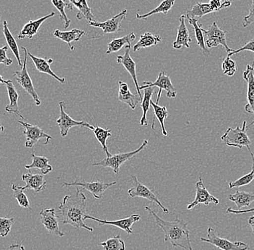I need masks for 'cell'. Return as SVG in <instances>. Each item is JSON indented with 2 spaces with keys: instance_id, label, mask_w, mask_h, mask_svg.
<instances>
[{
  "instance_id": "6da1fadb",
  "label": "cell",
  "mask_w": 254,
  "mask_h": 250,
  "mask_svg": "<svg viewBox=\"0 0 254 250\" xmlns=\"http://www.w3.org/2000/svg\"><path fill=\"white\" fill-rule=\"evenodd\" d=\"M86 196L77 188L76 193L65 195L59 206L62 219L64 225L69 224L76 229H84L93 232V228L87 227L85 223L86 217Z\"/></svg>"
},
{
  "instance_id": "7a4b0ae2",
  "label": "cell",
  "mask_w": 254,
  "mask_h": 250,
  "mask_svg": "<svg viewBox=\"0 0 254 250\" xmlns=\"http://www.w3.org/2000/svg\"><path fill=\"white\" fill-rule=\"evenodd\" d=\"M145 210L155 220V224L164 232V241L169 243L174 248H181L185 250H193L190 240V232L188 224L177 218L174 221H167L159 217L149 206Z\"/></svg>"
},
{
  "instance_id": "3957f363",
  "label": "cell",
  "mask_w": 254,
  "mask_h": 250,
  "mask_svg": "<svg viewBox=\"0 0 254 250\" xmlns=\"http://www.w3.org/2000/svg\"><path fill=\"white\" fill-rule=\"evenodd\" d=\"M221 140L229 147L237 148L242 149L247 148L252 156L253 163H254V155L250 149L252 141L247 135V122H243L242 128L237 127L236 129L229 127L225 133L221 137Z\"/></svg>"
},
{
  "instance_id": "277c9868",
  "label": "cell",
  "mask_w": 254,
  "mask_h": 250,
  "mask_svg": "<svg viewBox=\"0 0 254 250\" xmlns=\"http://www.w3.org/2000/svg\"><path fill=\"white\" fill-rule=\"evenodd\" d=\"M24 53L23 66L21 71H15L12 77L15 78L16 81L20 84V86L33 98L35 104L36 106H40L41 101H40L39 95L33 86V82L28 70H27V60H28V49L26 48L22 47Z\"/></svg>"
},
{
  "instance_id": "5b68a950",
  "label": "cell",
  "mask_w": 254,
  "mask_h": 250,
  "mask_svg": "<svg viewBox=\"0 0 254 250\" xmlns=\"http://www.w3.org/2000/svg\"><path fill=\"white\" fill-rule=\"evenodd\" d=\"M148 145V141L144 140L142 144L141 145L139 149L135 150V151H131V152L122 153V154H116V155L111 156V157L107 158L101 161L100 162L93 164V167L96 166H101V167H106V168H112L113 171L116 174H118L121 167L127 162L130 160L131 158L139 154V152L145 149L146 146Z\"/></svg>"
},
{
  "instance_id": "8992f818",
  "label": "cell",
  "mask_w": 254,
  "mask_h": 250,
  "mask_svg": "<svg viewBox=\"0 0 254 250\" xmlns=\"http://www.w3.org/2000/svg\"><path fill=\"white\" fill-rule=\"evenodd\" d=\"M200 240L203 243H209L221 250H249V246L242 242H230L226 239L220 238L213 228L207 229V238L201 237Z\"/></svg>"
},
{
  "instance_id": "52a82bcc",
  "label": "cell",
  "mask_w": 254,
  "mask_h": 250,
  "mask_svg": "<svg viewBox=\"0 0 254 250\" xmlns=\"http://www.w3.org/2000/svg\"><path fill=\"white\" fill-rule=\"evenodd\" d=\"M150 87H159V91L158 93V98H157V104H159L160 97H161L162 92L163 90H166L167 96L169 98H176L177 95V90L175 88L172 82H171L170 76H167L164 71L160 72L159 73L158 79L154 83L149 82V81H144L143 82V85L139 87L141 90Z\"/></svg>"
},
{
  "instance_id": "ba28073f",
  "label": "cell",
  "mask_w": 254,
  "mask_h": 250,
  "mask_svg": "<svg viewBox=\"0 0 254 250\" xmlns=\"http://www.w3.org/2000/svg\"><path fill=\"white\" fill-rule=\"evenodd\" d=\"M203 32L207 38L206 41V45L208 49L222 45L225 47V50L228 53H230L234 50V49H230L227 44L226 34L228 31L221 29L216 22H214L209 27L208 30L203 29Z\"/></svg>"
},
{
  "instance_id": "9c48e42d",
  "label": "cell",
  "mask_w": 254,
  "mask_h": 250,
  "mask_svg": "<svg viewBox=\"0 0 254 250\" xmlns=\"http://www.w3.org/2000/svg\"><path fill=\"white\" fill-rule=\"evenodd\" d=\"M117 184L116 181L113 182L106 183L104 181H91V182H87L85 181H74L72 182H63V187H73V186H77L80 187L82 189L88 191L93 195L95 199H101L103 197L104 192L109 189V187L115 185Z\"/></svg>"
},
{
  "instance_id": "30bf717a",
  "label": "cell",
  "mask_w": 254,
  "mask_h": 250,
  "mask_svg": "<svg viewBox=\"0 0 254 250\" xmlns=\"http://www.w3.org/2000/svg\"><path fill=\"white\" fill-rule=\"evenodd\" d=\"M131 180H132L133 187L128 190V194L130 197L147 199V200L156 203L164 213H169V210L161 203L153 191L151 190L146 186L143 185L142 183L139 182L136 176H131Z\"/></svg>"
},
{
  "instance_id": "8fae6325",
  "label": "cell",
  "mask_w": 254,
  "mask_h": 250,
  "mask_svg": "<svg viewBox=\"0 0 254 250\" xmlns=\"http://www.w3.org/2000/svg\"><path fill=\"white\" fill-rule=\"evenodd\" d=\"M60 108V117L57 120V124L60 129V134L62 137L64 138L68 135L69 130L74 127H87L90 130H93V126L84 122V121H75L72 118L69 117V114L65 111L66 109V103L64 101H60L59 103Z\"/></svg>"
},
{
  "instance_id": "7c38bea8",
  "label": "cell",
  "mask_w": 254,
  "mask_h": 250,
  "mask_svg": "<svg viewBox=\"0 0 254 250\" xmlns=\"http://www.w3.org/2000/svg\"><path fill=\"white\" fill-rule=\"evenodd\" d=\"M18 123L25 127V131H23L24 135L26 137L25 146L28 149L33 148L41 139L45 140L46 145L49 144V142L53 138L50 135L44 133V130L40 128L39 126L31 125L23 121H18Z\"/></svg>"
},
{
  "instance_id": "4fadbf2b",
  "label": "cell",
  "mask_w": 254,
  "mask_h": 250,
  "mask_svg": "<svg viewBox=\"0 0 254 250\" xmlns=\"http://www.w3.org/2000/svg\"><path fill=\"white\" fill-rule=\"evenodd\" d=\"M39 214L41 224L50 235L64 237L65 234L62 232L59 225L58 217L56 215L55 208H45L40 212Z\"/></svg>"
},
{
  "instance_id": "5bb4252c",
  "label": "cell",
  "mask_w": 254,
  "mask_h": 250,
  "mask_svg": "<svg viewBox=\"0 0 254 250\" xmlns=\"http://www.w3.org/2000/svg\"><path fill=\"white\" fill-rule=\"evenodd\" d=\"M127 14H128L127 9H124L123 11L119 12L117 15L114 16L106 21L98 22L96 20L94 22H88V24L90 26L101 28L104 34L118 33L122 29L121 23L126 19Z\"/></svg>"
},
{
  "instance_id": "9a60e30c",
  "label": "cell",
  "mask_w": 254,
  "mask_h": 250,
  "mask_svg": "<svg viewBox=\"0 0 254 250\" xmlns=\"http://www.w3.org/2000/svg\"><path fill=\"white\" fill-rule=\"evenodd\" d=\"M85 219L92 220L96 221L99 224V226L110 225L118 227L122 230L125 231L128 235H132V226L135 223L141 219V216L139 214H132L125 219L117 220V221H107V220H101L93 216L87 215Z\"/></svg>"
},
{
  "instance_id": "2e32d148",
  "label": "cell",
  "mask_w": 254,
  "mask_h": 250,
  "mask_svg": "<svg viewBox=\"0 0 254 250\" xmlns=\"http://www.w3.org/2000/svg\"><path fill=\"white\" fill-rule=\"evenodd\" d=\"M220 201L217 197L209 193L203 182L202 178L200 177L199 180L196 183V197L191 203L187 205V210H191L200 204L204 205H209L210 203L218 205Z\"/></svg>"
},
{
  "instance_id": "e0dca14e",
  "label": "cell",
  "mask_w": 254,
  "mask_h": 250,
  "mask_svg": "<svg viewBox=\"0 0 254 250\" xmlns=\"http://www.w3.org/2000/svg\"><path fill=\"white\" fill-rule=\"evenodd\" d=\"M243 77L244 81L247 83V104L245 106V111L249 114L254 115V60L252 65H247L246 71L243 73ZM254 124V120L252 125Z\"/></svg>"
},
{
  "instance_id": "ac0fdd59",
  "label": "cell",
  "mask_w": 254,
  "mask_h": 250,
  "mask_svg": "<svg viewBox=\"0 0 254 250\" xmlns=\"http://www.w3.org/2000/svg\"><path fill=\"white\" fill-rule=\"evenodd\" d=\"M125 52L123 55H119L117 57V63L123 65L125 69L129 73L131 77L132 78L133 81H134L135 87L136 89V93L139 94V96L143 98L142 93H141L140 89L138 83L137 77H136V63H134V60L131 58L130 56V49H131V45L127 46L125 47Z\"/></svg>"
},
{
  "instance_id": "d6986e66",
  "label": "cell",
  "mask_w": 254,
  "mask_h": 250,
  "mask_svg": "<svg viewBox=\"0 0 254 250\" xmlns=\"http://www.w3.org/2000/svg\"><path fill=\"white\" fill-rule=\"evenodd\" d=\"M64 1L68 9L71 11L77 9V18L79 20L85 19L88 22L96 21L87 0H64Z\"/></svg>"
},
{
  "instance_id": "ffe728a7",
  "label": "cell",
  "mask_w": 254,
  "mask_h": 250,
  "mask_svg": "<svg viewBox=\"0 0 254 250\" xmlns=\"http://www.w3.org/2000/svg\"><path fill=\"white\" fill-rule=\"evenodd\" d=\"M1 83L6 86L7 90L8 96H9V103L5 107V111L9 114H14L16 116H18L21 119H24L23 116L20 114L18 108V98L19 95L16 90L15 85L12 83L11 80H4L2 76L0 77Z\"/></svg>"
},
{
  "instance_id": "44dd1931",
  "label": "cell",
  "mask_w": 254,
  "mask_h": 250,
  "mask_svg": "<svg viewBox=\"0 0 254 250\" xmlns=\"http://www.w3.org/2000/svg\"><path fill=\"white\" fill-rule=\"evenodd\" d=\"M22 180L25 181V186L21 187L23 190L32 189L36 193L45 190L47 187V181L44 179L43 174H33L31 172L22 175Z\"/></svg>"
},
{
  "instance_id": "7402d4cb",
  "label": "cell",
  "mask_w": 254,
  "mask_h": 250,
  "mask_svg": "<svg viewBox=\"0 0 254 250\" xmlns=\"http://www.w3.org/2000/svg\"><path fill=\"white\" fill-rule=\"evenodd\" d=\"M55 15V12H52L49 15L44 16V17H41L38 20H30L28 23L24 25L21 31L19 33L17 37L20 39H25V38L30 39H33V36L37 34L38 31H39V28H41L42 24L47 21L48 19L51 18Z\"/></svg>"
},
{
  "instance_id": "603a6c76",
  "label": "cell",
  "mask_w": 254,
  "mask_h": 250,
  "mask_svg": "<svg viewBox=\"0 0 254 250\" xmlns=\"http://www.w3.org/2000/svg\"><path fill=\"white\" fill-rule=\"evenodd\" d=\"M187 16L181 15L179 18V27H178L177 36L176 41L173 44V47L175 49H181L182 47H190V43L191 41V38L190 35L188 28L186 25L185 20Z\"/></svg>"
},
{
  "instance_id": "cb8c5ba5",
  "label": "cell",
  "mask_w": 254,
  "mask_h": 250,
  "mask_svg": "<svg viewBox=\"0 0 254 250\" xmlns=\"http://www.w3.org/2000/svg\"><path fill=\"white\" fill-rule=\"evenodd\" d=\"M119 100L122 103H127L131 109H136V106L142 99L139 94L131 93L127 83L122 81H119Z\"/></svg>"
},
{
  "instance_id": "d4e9b609",
  "label": "cell",
  "mask_w": 254,
  "mask_h": 250,
  "mask_svg": "<svg viewBox=\"0 0 254 250\" xmlns=\"http://www.w3.org/2000/svg\"><path fill=\"white\" fill-rule=\"evenodd\" d=\"M28 55L31 57L32 61L35 65L37 71H39L40 73H44V74L49 75V76H52L54 79L57 80L58 82L60 83H64L65 79L64 78H60L57 76V75L52 71L51 69L50 65L53 63L54 60L52 59H49V60H46V59L41 58V57H37L36 56L31 55L29 52H28Z\"/></svg>"
},
{
  "instance_id": "484cf974",
  "label": "cell",
  "mask_w": 254,
  "mask_h": 250,
  "mask_svg": "<svg viewBox=\"0 0 254 250\" xmlns=\"http://www.w3.org/2000/svg\"><path fill=\"white\" fill-rule=\"evenodd\" d=\"M85 33V31L79 29H72L70 31H62L57 29L54 31V36L66 43L69 46V49L73 51L75 49V47L71 44V43L73 41H79Z\"/></svg>"
},
{
  "instance_id": "4316f807",
  "label": "cell",
  "mask_w": 254,
  "mask_h": 250,
  "mask_svg": "<svg viewBox=\"0 0 254 250\" xmlns=\"http://www.w3.org/2000/svg\"><path fill=\"white\" fill-rule=\"evenodd\" d=\"M187 18L190 25L193 27L195 38H196L197 45L199 47L200 50L201 51V53L206 57H209L210 52L206 47L205 41H204V34L201 24H198V19L192 18L188 15H187Z\"/></svg>"
},
{
  "instance_id": "83f0119b",
  "label": "cell",
  "mask_w": 254,
  "mask_h": 250,
  "mask_svg": "<svg viewBox=\"0 0 254 250\" xmlns=\"http://www.w3.org/2000/svg\"><path fill=\"white\" fill-rule=\"evenodd\" d=\"M228 199L236 204L238 210H241L244 207L250 206L251 204L254 202V193L238 190L236 193L230 194Z\"/></svg>"
},
{
  "instance_id": "f1b7e54d",
  "label": "cell",
  "mask_w": 254,
  "mask_h": 250,
  "mask_svg": "<svg viewBox=\"0 0 254 250\" xmlns=\"http://www.w3.org/2000/svg\"><path fill=\"white\" fill-rule=\"evenodd\" d=\"M136 39V36L133 32H131L127 36H123V37L119 38V39H115L112 40L109 44H108V49L106 51L107 55L110 54L116 53L118 52L124 47L131 45V43Z\"/></svg>"
},
{
  "instance_id": "f546056e",
  "label": "cell",
  "mask_w": 254,
  "mask_h": 250,
  "mask_svg": "<svg viewBox=\"0 0 254 250\" xmlns=\"http://www.w3.org/2000/svg\"><path fill=\"white\" fill-rule=\"evenodd\" d=\"M3 33H4V38H5V41L7 42L8 47L10 48L12 53L14 54L15 58L17 59L19 66H20V68H23V64L22 63L21 58H20L18 46H17L15 38L12 36V33L9 31V28H8L7 20H4L3 22Z\"/></svg>"
},
{
  "instance_id": "4dcf8cb0",
  "label": "cell",
  "mask_w": 254,
  "mask_h": 250,
  "mask_svg": "<svg viewBox=\"0 0 254 250\" xmlns=\"http://www.w3.org/2000/svg\"><path fill=\"white\" fill-rule=\"evenodd\" d=\"M32 162L31 165H25V168L27 169L31 170L32 168H38L41 170V173L43 175L48 174L53 171V167L49 165V159L47 157H38L34 154H31Z\"/></svg>"
},
{
  "instance_id": "1f68e13d",
  "label": "cell",
  "mask_w": 254,
  "mask_h": 250,
  "mask_svg": "<svg viewBox=\"0 0 254 250\" xmlns=\"http://www.w3.org/2000/svg\"><path fill=\"white\" fill-rule=\"evenodd\" d=\"M161 37L158 35H153L150 32H147V33L141 35L139 41L135 44L133 49H134L135 52L136 51L140 50V49H144V48L158 45V44L161 42Z\"/></svg>"
},
{
  "instance_id": "d6a6232c",
  "label": "cell",
  "mask_w": 254,
  "mask_h": 250,
  "mask_svg": "<svg viewBox=\"0 0 254 250\" xmlns=\"http://www.w3.org/2000/svg\"><path fill=\"white\" fill-rule=\"evenodd\" d=\"M154 93H155V87H147V88L144 89V96H143L142 101L141 102V108H142L143 112L142 117L140 119L141 126L148 125L147 115L149 110H150L152 97Z\"/></svg>"
},
{
  "instance_id": "836d02e7",
  "label": "cell",
  "mask_w": 254,
  "mask_h": 250,
  "mask_svg": "<svg viewBox=\"0 0 254 250\" xmlns=\"http://www.w3.org/2000/svg\"><path fill=\"white\" fill-rule=\"evenodd\" d=\"M176 1V0H163L158 7L152 9L148 13L139 15L138 12H136V18L139 19V20H147V17L158 13H163V15H166L174 7Z\"/></svg>"
},
{
  "instance_id": "e575fe53",
  "label": "cell",
  "mask_w": 254,
  "mask_h": 250,
  "mask_svg": "<svg viewBox=\"0 0 254 250\" xmlns=\"http://www.w3.org/2000/svg\"><path fill=\"white\" fill-rule=\"evenodd\" d=\"M214 12L209 3L197 2L192 6L191 9L187 11V15L192 18H201L203 16Z\"/></svg>"
},
{
  "instance_id": "d590c367",
  "label": "cell",
  "mask_w": 254,
  "mask_h": 250,
  "mask_svg": "<svg viewBox=\"0 0 254 250\" xmlns=\"http://www.w3.org/2000/svg\"><path fill=\"white\" fill-rule=\"evenodd\" d=\"M93 132L94 133L97 141L101 143L103 152L106 154V157H111L112 155H111L109 151L107 145H106V141H107L108 138H110L111 136V130H109V129L105 130V129L101 128V127H96L93 129Z\"/></svg>"
},
{
  "instance_id": "8d00e7d4",
  "label": "cell",
  "mask_w": 254,
  "mask_h": 250,
  "mask_svg": "<svg viewBox=\"0 0 254 250\" xmlns=\"http://www.w3.org/2000/svg\"><path fill=\"white\" fill-rule=\"evenodd\" d=\"M151 106L154 110V115L160 122L162 128V133L165 137L168 136V133L165 127V120L168 117V110L166 106H160L155 102L151 101ZM154 117V119H155Z\"/></svg>"
},
{
  "instance_id": "74e56055",
  "label": "cell",
  "mask_w": 254,
  "mask_h": 250,
  "mask_svg": "<svg viewBox=\"0 0 254 250\" xmlns=\"http://www.w3.org/2000/svg\"><path fill=\"white\" fill-rule=\"evenodd\" d=\"M104 250H126L125 241L122 240L120 235H117L106 241L99 244Z\"/></svg>"
},
{
  "instance_id": "f35d334b",
  "label": "cell",
  "mask_w": 254,
  "mask_h": 250,
  "mask_svg": "<svg viewBox=\"0 0 254 250\" xmlns=\"http://www.w3.org/2000/svg\"><path fill=\"white\" fill-rule=\"evenodd\" d=\"M12 189L13 190V197L17 200V203L21 208L26 209H31L30 206V202L28 197L25 195L21 186L13 184L12 185Z\"/></svg>"
},
{
  "instance_id": "ab89813d",
  "label": "cell",
  "mask_w": 254,
  "mask_h": 250,
  "mask_svg": "<svg viewBox=\"0 0 254 250\" xmlns=\"http://www.w3.org/2000/svg\"><path fill=\"white\" fill-rule=\"evenodd\" d=\"M52 3L60 12V19L62 21H63L64 28L66 29L70 25L71 20L68 18L66 12H65L64 9L65 7H66V4L65 3L64 0H52Z\"/></svg>"
},
{
  "instance_id": "60d3db41",
  "label": "cell",
  "mask_w": 254,
  "mask_h": 250,
  "mask_svg": "<svg viewBox=\"0 0 254 250\" xmlns=\"http://www.w3.org/2000/svg\"><path fill=\"white\" fill-rule=\"evenodd\" d=\"M254 180V163L252 166V170L250 173L248 174L244 175L242 177L239 178V179L236 180L235 181H230L229 183L230 189H233L236 187H241L244 186L248 185V184H251Z\"/></svg>"
},
{
  "instance_id": "b9f144b4",
  "label": "cell",
  "mask_w": 254,
  "mask_h": 250,
  "mask_svg": "<svg viewBox=\"0 0 254 250\" xmlns=\"http://www.w3.org/2000/svg\"><path fill=\"white\" fill-rule=\"evenodd\" d=\"M15 218L1 217L0 219V235L1 237H6L9 235L13 224H15Z\"/></svg>"
},
{
  "instance_id": "7bdbcfd3",
  "label": "cell",
  "mask_w": 254,
  "mask_h": 250,
  "mask_svg": "<svg viewBox=\"0 0 254 250\" xmlns=\"http://www.w3.org/2000/svg\"><path fill=\"white\" fill-rule=\"evenodd\" d=\"M222 69L224 75L231 77L234 76L235 73L237 71L236 63L228 56L222 64Z\"/></svg>"
},
{
  "instance_id": "ee69618b",
  "label": "cell",
  "mask_w": 254,
  "mask_h": 250,
  "mask_svg": "<svg viewBox=\"0 0 254 250\" xmlns=\"http://www.w3.org/2000/svg\"><path fill=\"white\" fill-rule=\"evenodd\" d=\"M244 51H249V52H254V39H252L246 43L244 47L240 48L237 50H233V52L228 53V57H231V56L236 55V54L241 53V52H244Z\"/></svg>"
},
{
  "instance_id": "f6af8a7d",
  "label": "cell",
  "mask_w": 254,
  "mask_h": 250,
  "mask_svg": "<svg viewBox=\"0 0 254 250\" xmlns=\"http://www.w3.org/2000/svg\"><path fill=\"white\" fill-rule=\"evenodd\" d=\"M253 23H254V0H252L250 8H249V15L244 17L243 25H244V28H246V27Z\"/></svg>"
},
{
  "instance_id": "bcb514c9",
  "label": "cell",
  "mask_w": 254,
  "mask_h": 250,
  "mask_svg": "<svg viewBox=\"0 0 254 250\" xmlns=\"http://www.w3.org/2000/svg\"><path fill=\"white\" fill-rule=\"evenodd\" d=\"M8 47H9L8 46H5V47H2L1 49V60H0V63L4 64L6 66H9V65L13 63L12 60L7 57Z\"/></svg>"
},
{
  "instance_id": "7dc6e473",
  "label": "cell",
  "mask_w": 254,
  "mask_h": 250,
  "mask_svg": "<svg viewBox=\"0 0 254 250\" xmlns=\"http://www.w3.org/2000/svg\"><path fill=\"white\" fill-rule=\"evenodd\" d=\"M226 212L227 213H232V214H244V213H249L254 212V208H250V209L244 210V211H241V210H234L232 208H228Z\"/></svg>"
},
{
  "instance_id": "c3c4849f",
  "label": "cell",
  "mask_w": 254,
  "mask_h": 250,
  "mask_svg": "<svg viewBox=\"0 0 254 250\" xmlns=\"http://www.w3.org/2000/svg\"><path fill=\"white\" fill-rule=\"evenodd\" d=\"M7 250H26L22 243L13 244Z\"/></svg>"
},
{
  "instance_id": "681fc988",
  "label": "cell",
  "mask_w": 254,
  "mask_h": 250,
  "mask_svg": "<svg viewBox=\"0 0 254 250\" xmlns=\"http://www.w3.org/2000/svg\"><path fill=\"white\" fill-rule=\"evenodd\" d=\"M249 224L252 227V232L254 234V216H251L249 219Z\"/></svg>"
}]
</instances>
